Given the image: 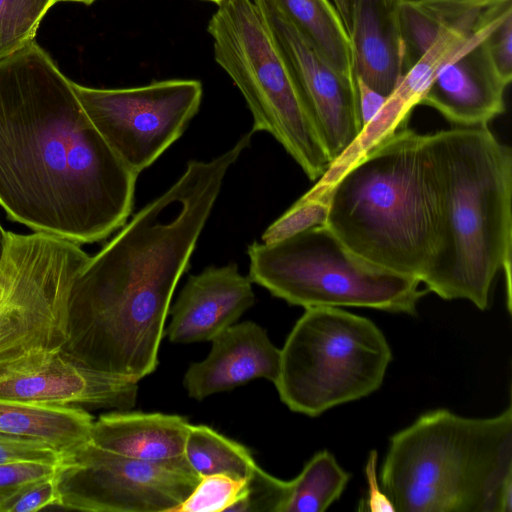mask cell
Wrapping results in <instances>:
<instances>
[{
  "label": "cell",
  "mask_w": 512,
  "mask_h": 512,
  "mask_svg": "<svg viewBox=\"0 0 512 512\" xmlns=\"http://www.w3.org/2000/svg\"><path fill=\"white\" fill-rule=\"evenodd\" d=\"M137 177L34 40L0 59V206L10 219L98 242L126 224Z\"/></svg>",
  "instance_id": "obj_1"
},
{
  "label": "cell",
  "mask_w": 512,
  "mask_h": 512,
  "mask_svg": "<svg viewBox=\"0 0 512 512\" xmlns=\"http://www.w3.org/2000/svg\"><path fill=\"white\" fill-rule=\"evenodd\" d=\"M249 133L209 161L190 160L164 193L144 206L72 282L61 352L93 370L138 383L158 365L175 288L230 167Z\"/></svg>",
  "instance_id": "obj_2"
},
{
  "label": "cell",
  "mask_w": 512,
  "mask_h": 512,
  "mask_svg": "<svg viewBox=\"0 0 512 512\" xmlns=\"http://www.w3.org/2000/svg\"><path fill=\"white\" fill-rule=\"evenodd\" d=\"M328 203L326 226L349 249L421 282L438 252L444 214L431 134L397 130L341 175Z\"/></svg>",
  "instance_id": "obj_3"
},
{
  "label": "cell",
  "mask_w": 512,
  "mask_h": 512,
  "mask_svg": "<svg viewBox=\"0 0 512 512\" xmlns=\"http://www.w3.org/2000/svg\"><path fill=\"white\" fill-rule=\"evenodd\" d=\"M444 189L441 242L421 280L445 300L489 306L495 276L504 270L511 312L512 151L488 126L431 134Z\"/></svg>",
  "instance_id": "obj_4"
},
{
  "label": "cell",
  "mask_w": 512,
  "mask_h": 512,
  "mask_svg": "<svg viewBox=\"0 0 512 512\" xmlns=\"http://www.w3.org/2000/svg\"><path fill=\"white\" fill-rule=\"evenodd\" d=\"M379 477L396 511L511 512V406L484 418L420 415L391 436Z\"/></svg>",
  "instance_id": "obj_5"
},
{
  "label": "cell",
  "mask_w": 512,
  "mask_h": 512,
  "mask_svg": "<svg viewBox=\"0 0 512 512\" xmlns=\"http://www.w3.org/2000/svg\"><path fill=\"white\" fill-rule=\"evenodd\" d=\"M247 254L252 282L305 309L364 307L414 315L428 292L417 278L358 255L326 225L276 243L254 241Z\"/></svg>",
  "instance_id": "obj_6"
},
{
  "label": "cell",
  "mask_w": 512,
  "mask_h": 512,
  "mask_svg": "<svg viewBox=\"0 0 512 512\" xmlns=\"http://www.w3.org/2000/svg\"><path fill=\"white\" fill-rule=\"evenodd\" d=\"M391 360L370 319L339 307L307 308L280 349L274 384L291 411L317 417L377 391Z\"/></svg>",
  "instance_id": "obj_7"
},
{
  "label": "cell",
  "mask_w": 512,
  "mask_h": 512,
  "mask_svg": "<svg viewBox=\"0 0 512 512\" xmlns=\"http://www.w3.org/2000/svg\"><path fill=\"white\" fill-rule=\"evenodd\" d=\"M217 5L207 26L214 59L244 97L252 131L272 135L310 180H318L331 159L258 8L253 0Z\"/></svg>",
  "instance_id": "obj_8"
},
{
  "label": "cell",
  "mask_w": 512,
  "mask_h": 512,
  "mask_svg": "<svg viewBox=\"0 0 512 512\" xmlns=\"http://www.w3.org/2000/svg\"><path fill=\"white\" fill-rule=\"evenodd\" d=\"M88 256L73 241L7 232L0 259V365L66 339L73 280Z\"/></svg>",
  "instance_id": "obj_9"
},
{
  "label": "cell",
  "mask_w": 512,
  "mask_h": 512,
  "mask_svg": "<svg viewBox=\"0 0 512 512\" xmlns=\"http://www.w3.org/2000/svg\"><path fill=\"white\" fill-rule=\"evenodd\" d=\"M98 132L136 175L151 166L197 114L203 86L195 79H168L128 88H92L72 82Z\"/></svg>",
  "instance_id": "obj_10"
},
{
  "label": "cell",
  "mask_w": 512,
  "mask_h": 512,
  "mask_svg": "<svg viewBox=\"0 0 512 512\" xmlns=\"http://www.w3.org/2000/svg\"><path fill=\"white\" fill-rule=\"evenodd\" d=\"M199 479L187 463L136 460L89 441L67 458L59 474L60 507L89 512H173Z\"/></svg>",
  "instance_id": "obj_11"
},
{
  "label": "cell",
  "mask_w": 512,
  "mask_h": 512,
  "mask_svg": "<svg viewBox=\"0 0 512 512\" xmlns=\"http://www.w3.org/2000/svg\"><path fill=\"white\" fill-rule=\"evenodd\" d=\"M253 2L333 163L362 130L356 78L347 77L331 66L271 0Z\"/></svg>",
  "instance_id": "obj_12"
},
{
  "label": "cell",
  "mask_w": 512,
  "mask_h": 512,
  "mask_svg": "<svg viewBox=\"0 0 512 512\" xmlns=\"http://www.w3.org/2000/svg\"><path fill=\"white\" fill-rule=\"evenodd\" d=\"M138 383L88 368L60 348L32 350L0 365V397L15 401L128 410Z\"/></svg>",
  "instance_id": "obj_13"
},
{
  "label": "cell",
  "mask_w": 512,
  "mask_h": 512,
  "mask_svg": "<svg viewBox=\"0 0 512 512\" xmlns=\"http://www.w3.org/2000/svg\"><path fill=\"white\" fill-rule=\"evenodd\" d=\"M252 281L237 264L210 266L191 275L171 308L167 328L176 344L211 341L254 304Z\"/></svg>",
  "instance_id": "obj_14"
},
{
  "label": "cell",
  "mask_w": 512,
  "mask_h": 512,
  "mask_svg": "<svg viewBox=\"0 0 512 512\" xmlns=\"http://www.w3.org/2000/svg\"><path fill=\"white\" fill-rule=\"evenodd\" d=\"M208 356L192 363L183 384L196 400L231 390L256 378L273 383L280 369V349L258 324H233L211 340Z\"/></svg>",
  "instance_id": "obj_15"
},
{
  "label": "cell",
  "mask_w": 512,
  "mask_h": 512,
  "mask_svg": "<svg viewBox=\"0 0 512 512\" xmlns=\"http://www.w3.org/2000/svg\"><path fill=\"white\" fill-rule=\"evenodd\" d=\"M507 86L483 39L439 71L420 104L434 108L457 127L485 126L505 110Z\"/></svg>",
  "instance_id": "obj_16"
},
{
  "label": "cell",
  "mask_w": 512,
  "mask_h": 512,
  "mask_svg": "<svg viewBox=\"0 0 512 512\" xmlns=\"http://www.w3.org/2000/svg\"><path fill=\"white\" fill-rule=\"evenodd\" d=\"M399 0H349L345 25L356 79L389 96L404 70Z\"/></svg>",
  "instance_id": "obj_17"
},
{
  "label": "cell",
  "mask_w": 512,
  "mask_h": 512,
  "mask_svg": "<svg viewBox=\"0 0 512 512\" xmlns=\"http://www.w3.org/2000/svg\"><path fill=\"white\" fill-rule=\"evenodd\" d=\"M190 423L179 415L115 411L94 420L90 441L108 452L154 463H187Z\"/></svg>",
  "instance_id": "obj_18"
},
{
  "label": "cell",
  "mask_w": 512,
  "mask_h": 512,
  "mask_svg": "<svg viewBox=\"0 0 512 512\" xmlns=\"http://www.w3.org/2000/svg\"><path fill=\"white\" fill-rule=\"evenodd\" d=\"M93 423L81 407L0 397V433L43 441L66 455L90 441Z\"/></svg>",
  "instance_id": "obj_19"
},
{
  "label": "cell",
  "mask_w": 512,
  "mask_h": 512,
  "mask_svg": "<svg viewBox=\"0 0 512 512\" xmlns=\"http://www.w3.org/2000/svg\"><path fill=\"white\" fill-rule=\"evenodd\" d=\"M271 1L331 66L355 78L348 34L329 0Z\"/></svg>",
  "instance_id": "obj_20"
},
{
  "label": "cell",
  "mask_w": 512,
  "mask_h": 512,
  "mask_svg": "<svg viewBox=\"0 0 512 512\" xmlns=\"http://www.w3.org/2000/svg\"><path fill=\"white\" fill-rule=\"evenodd\" d=\"M184 458L199 477L227 474L247 479L259 467L247 447L205 425L190 424Z\"/></svg>",
  "instance_id": "obj_21"
},
{
  "label": "cell",
  "mask_w": 512,
  "mask_h": 512,
  "mask_svg": "<svg viewBox=\"0 0 512 512\" xmlns=\"http://www.w3.org/2000/svg\"><path fill=\"white\" fill-rule=\"evenodd\" d=\"M350 478L351 474L330 451L316 452L290 480V495L284 512L326 511L341 497Z\"/></svg>",
  "instance_id": "obj_22"
},
{
  "label": "cell",
  "mask_w": 512,
  "mask_h": 512,
  "mask_svg": "<svg viewBox=\"0 0 512 512\" xmlns=\"http://www.w3.org/2000/svg\"><path fill=\"white\" fill-rule=\"evenodd\" d=\"M464 13L447 12L417 0H399L397 16L403 44L405 72Z\"/></svg>",
  "instance_id": "obj_23"
},
{
  "label": "cell",
  "mask_w": 512,
  "mask_h": 512,
  "mask_svg": "<svg viewBox=\"0 0 512 512\" xmlns=\"http://www.w3.org/2000/svg\"><path fill=\"white\" fill-rule=\"evenodd\" d=\"M57 0H0V59L34 40L43 17Z\"/></svg>",
  "instance_id": "obj_24"
},
{
  "label": "cell",
  "mask_w": 512,
  "mask_h": 512,
  "mask_svg": "<svg viewBox=\"0 0 512 512\" xmlns=\"http://www.w3.org/2000/svg\"><path fill=\"white\" fill-rule=\"evenodd\" d=\"M245 489L246 479L227 474L202 476L173 512H230Z\"/></svg>",
  "instance_id": "obj_25"
},
{
  "label": "cell",
  "mask_w": 512,
  "mask_h": 512,
  "mask_svg": "<svg viewBox=\"0 0 512 512\" xmlns=\"http://www.w3.org/2000/svg\"><path fill=\"white\" fill-rule=\"evenodd\" d=\"M329 198L303 195L264 231L261 242L276 243L317 226L326 225Z\"/></svg>",
  "instance_id": "obj_26"
},
{
  "label": "cell",
  "mask_w": 512,
  "mask_h": 512,
  "mask_svg": "<svg viewBox=\"0 0 512 512\" xmlns=\"http://www.w3.org/2000/svg\"><path fill=\"white\" fill-rule=\"evenodd\" d=\"M290 481L276 478L258 467L247 479L243 497L230 512H284Z\"/></svg>",
  "instance_id": "obj_27"
},
{
  "label": "cell",
  "mask_w": 512,
  "mask_h": 512,
  "mask_svg": "<svg viewBox=\"0 0 512 512\" xmlns=\"http://www.w3.org/2000/svg\"><path fill=\"white\" fill-rule=\"evenodd\" d=\"M60 472L23 485L0 504V512H33L50 506H60Z\"/></svg>",
  "instance_id": "obj_28"
},
{
  "label": "cell",
  "mask_w": 512,
  "mask_h": 512,
  "mask_svg": "<svg viewBox=\"0 0 512 512\" xmlns=\"http://www.w3.org/2000/svg\"><path fill=\"white\" fill-rule=\"evenodd\" d=\"M69 456L40 440L0 433V464L13 462L61 463Z\"/></svg>",
  "instance_id": "obj_29"
},
{
  "label": "cell",
  "mask_w": 512,
  "mask_h": 512,
  "mask_svg": "<svg viewBox=\"0 0 512 512\" xmlns=\"http://www.w3.org/2000/svg\"><path fill=\"white\" fill-rule=\"evenodd\" d=\"M66 460L61 463L13 462L0 464V504L23 485L57 474L65 466Z\"/></svg>",
  "instance_id": "obj_30"
},
{
  "label": "cell",
  "mask_w": 512,
  "mask_h": 512,
  "mask_svg": "<svg viewBox=\"0 0 512 512\" xmlns=\"http://www.w3.org/2000/svg\"><path fill=\"white\" fill-rule=\"evenodd\" d=\"M485 44L502 80H512V11H509L485 38Z\"/></svg>",
  "instance_id": "obj_31"
},
{
  "label": "cell",
  "mask_w": 512,
  "mask_h": 512,
  "mask_svg": "<svg viewBox=\"0 0 512 512\" xmlns=\"http://www.w3.org/2000/svg\"><path fill=\"white\" fill-rule=\"evenodd\" d=\"M377 460L378 452L376 450L370 451L365 465V476L368 484L367 498L364 503L360 504L359 510H367L371 512H396L392 501L385 493L381 483L378 481Z\"/></svg>",
  "instance_id": "obj_32"
},
{
  "label": "cell",
  "mask_w": 512,
  "mask_h": 512,
  "mask_svg": "<svg viewBox=\"0 0 512 512\" xmlns=\"http://www.w3.org/2000/svg\"><path fill=\"white\" fill-rule=\"evenodd\" d=\"M358 91V110L362 129L379 112L387 100V96L356 79Z\"/></svg>",
  "instance_id": "obj_33"
},
{
  "label": "cell",
  "mask_w": 512,
  "mask_h": 512,
  "mask_svg": "<svg viewBox=\"0 0 512 512\" xmlns=\"http://www.w3.org/2000/svg\"><path fill=\"white\" fill-rule=\"evenodd\" d=\"M447 12L462 13L485 10L511 0H417Z\"/></svg>",
  "instance_id": "obj_34"
},
{
  "label": "cell",
  "mask_w": 512,
  "mask_h": 512,
  "mask_svg": "<svg viewBox=\"0 0 512 512\" xmlns=\"http://www.w3.org/2000/svg\"><path fill=\"white\" fill-rule=\"evenodd\" d=\"M334 2V7L340 15L345 26L347 24L349 15V0H334Z\"/></svg>",
  "instance_id": "obj_35"
},
{
  "label": "cell",
  "mask_w": 512,
  "mask_h": 512,
  "mask_svg": "<svg viewBox=\"0 0 512 512\" xmlns=\"http://www.w3.org/2000/svg\"><path fill=\"white\" fill-rule=\"evenodd\" d=\"M6 234L7 232H5L0 224V259L2 257V254H3V251H4V247H5V242H6Z\"/></svg>",
  "instance_id": "obj_36"
},
{
  "label": "cell",
  "mask_w": 512,
  "mask_h": 512,
  "mask_svg": "<svg viewBox=\"0 0 512 512\" xmlns=\"http://www.w3.org/2000/svg\"><path fill=\"white\" fill-rule=\"evenodd\" d=\"M77 2V3H83L85 5L92 4L95 0H57V2Z\"/></svg>",
  "instance_id": "obj_37"
},
{
  "label": "cell",
  "mask_w": 512,
  "mask_h": 512,
  "mask_svg": "<svg viewBox=\"0 0 512 512\" xmlns=\"http://www.w3.org/2000/svg\"><path fill=\"white\" fill-rule=\"evenodd\" d=\"M206 1H210V2H213V3L218 4V3H220L222 0H206Z\"/></svg>",
  "instance_id": "obj_38"
}]
</instances>
